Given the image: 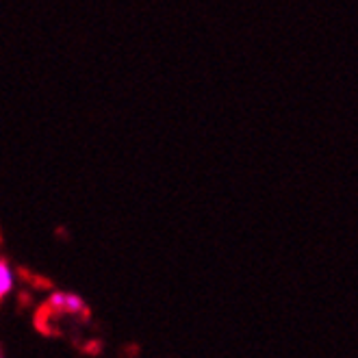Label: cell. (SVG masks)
Listing matches in <instances>:
<instances>
[{
	"mask_svg": "<svg viewBox=\"0 0 358 358\" xmlns=\"http://www.w3.org/2000/svg\"><path fill=\"white\" fill-rule=\"evenodd\" d=\"M48 304L55 308V310H66V313H83L85 310V302H83L76 293H63V291H57L50 296Z\"/></svg>",
	"mask_w": 358,
	"mask_h": 358,
	"instance_id": "obj_1",
	"label": "cell"
},
{
	"mask_svg": "<svg viewBox=\"0 0 358 358\" xmlns=\"http://www.w3.org/2000/svg\"><path fill=\"white\" fill-rule=\"evenodd\" d=\"M13 287H15V271L5 259H0V300H5L13 291Z\"/></svg>",
	"mask_w": 358,
	"mask_h": 358,
	"instance_id": "obj_2",
	"label": "cell"
}]
</instances>
